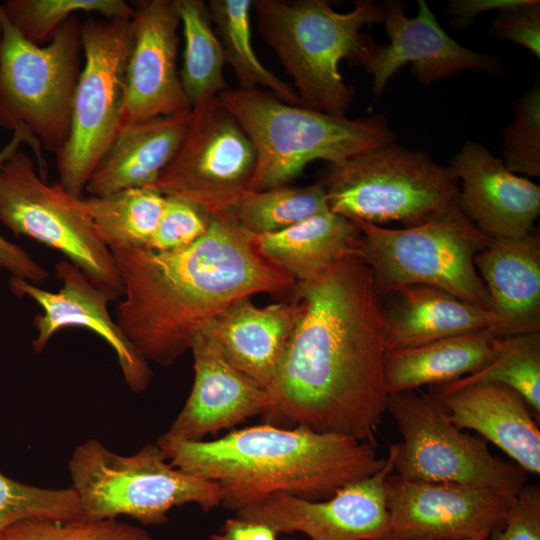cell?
Wrapping results in <instances>:
<instances>
[{
	"mask_svg": "<svg viewBox=\"0 0 540 540\" xmlns=\"http://www.w3.org/2000/svg\"><path fill=\"white\" fill-rule=\"evenodd\" d=\"M386 412L402 437L396 443V474L411 480L482 487L514 496L526 485V471L493 455L482 437L455 426L440 401L429 392L389 394Z\"/></svg>",
	"mask_w": 540,
	"mask_h": 540,
	"instance_id": "cell-10",
	"label": "cell"
},
{
	"mask_svg": "<svg viewBox=\"0 0 540 540\" xmlns=\"http://www.w3.org/2000/svg\"><path fill=\"white\" fill-rule=\"evenodd\" d=\"M68 469L84 520L126 515L160 525L173 507L195 504L209 512L222 504L217 483L174 467L156 443L125 456L89 439L74 449Z\"/></svg>",
	"mask_w": 540,
	"mask_h": 540,
	"instance_id": "cell-7",
	"label": "cell"
},
{
	"mask_svg": "<svg viewBox=\"0 0 540 540\" xmlns=\"http://www.w3.org/2000/svg\"><path fill=\"white\" fill-rule=\"evenodd\" d=\"M478 383L505 385L527 402L534 417H540V333L511 336L506 346L486 365L457 380L430 386L446 392Z\"/></svg>",
	"mask_w": 540,
	"mask_h": 540,
	"instance_id": "cell-32",
	"label": "cell"
},
{
	"mask_svg": "<svg viewBox=\"0 0 540 540\" xmlns=\"http://www.w3.org/2000/svg\"><path fill=\"white\" fill-rule=\"evenodd\" d=\"M28 144L36 155L40 175L46 173V163L40 141L25 126L13 130L9 142L0 149V169L12 158L23 144ZM0 268L8 271L12 277L24 279L32 284H42L48 278V272L22 247L8 241L0 235Z\"/></svg>",
	"mask_w": 540,
	"mask_h": 540,
	"instance_id": "cell-38",
	"label": "cell"
},
{
	"mask_svg": "<svg viewBox=\"0 0 540 540\" xmlns=\"http://www.w3.org/2000/svg\"><path fill=\"white\" fill-rule=\"evenodd\" d=\"M461 181L458 204L490 239L518 238L534 230L540 187L511 172L488 148L466 141L449 166Z\"/></svg>",
	"mask_w": 540,
	"mask_h": 540,
	"instance_id": "cell-19",
	"label": "cell"
},
{
	"mask_svg": "<svg viewBox=\"0 0 540 540\" xmlns=\"http://www.w3.org/2000/svg\"><path fill=\"white\" fill-rule=\"evenodd\" d=\"M429 393L462 430H474L499 447L527 473L540 474V430L525 399L514 389L478 383Z\"/></svg>",
	"mask_w": 540,
	"mask_h": 540,
	"instance_id": "cell-22",
	"label": "cell"
},
{
	"mask_svg": "<svg viewBox=\"0 0 540 540\" xmlns=\"http://www.w3.org/2000/svg\"><path fill=\"white\" fill-rule=\"evenodd\" d=\"M132 17L81 22L84 65L74 92L69 137L56 154L59 183L78 198H83L120 126Z\"/></svg>",
	"mask_w": 540,
	"mask_h": 540,
	"instance_id": "cell-11",
	"label": "cell"
},
{
	"mask_svg": "<svg viewBox=\"0 0 540 540\" xmlns=\"http://www.w3.org/2000/svg\"><path fill=\"white\" fill-rule=\"evenodd\" d=\"M190 350L194 359L193 386L167 433L183 440L202 441L265 413L270 406L267 391L229 364L201 336H194Z\"/></svg>",
	"mask_w": 540,
	"mask_h": 540,
	"instance_id": "cell-21",
	"label": "cell"
},
{
	"mask_svg": "<svg viewBox=\"0 0 540 540\" xmlns=\"http://www.w3.org/2000/svg\"><path fill=\"white\" fill-rule=\"evenodd\" d=\"M515 117L503 131L502 161L515 174L540 175V87L514 103Z\"/></svg>",
	"mask_w": 540,
	"mask_h": 540,
	"instance_id": "cell-36",
	"label": "cell"
},
{
	"mask_svg": "<svg viewBox=\"0 0 540 540\" xmlns=\"http://www.w3.org/2000/svg\"><path fill=\"white\" fill-rule=\"evenodd\" d=\"M353 222L361 232L358 253L371 270L380 295L405 286L427 285L492 310L474 265V256L492 239L466 217L457 198L425 221L402 229Z\"/></svg>",
	"mask_w": 540,
	"mask_h": 540,
	"instance_id": "cell-6",
	"label": "cell"
},
{
	"mask_svg": "<svg viewBox=\"0 0 540 540\" xmlns=\"http://www.w3.org/2000/svg\"><path fill=\"white\" fill-rule=\"evenodd\" d=\"M255 164L250 138L217 97L192 107L182 143L150 188L211 215L231 209L249 190Z\"/></svg>",
	"mask_w": 540,
	"mask_h": 540,
	"instance_id": "cell-13",
	"label": "cell"
},
{
	"mask_svg": "<svg viewBox=\"0 0 540 540\" xmlns=\"http://www.w3.org/2000/svg\"><path fill=\"white\" fill-rule=\"evenodd\" d=\"M0 540H154L143 528L117 521L24 520L0 533Z\"/></svg>",
	"mask_w": 540,
	"mask_h": 540,
	"instance_id": "cell-35",
	"label": "cell"
},
{
	"mask_svg": "<svg viewBox=\"0 0 540 540\" xmlns=\"http://www.w3.org/2000/svg\"><path fill=\"white\" fill-rule=\"evenodd\" d=\"M190 115L191 111L119 126L85 191L100 197L151 187L182 143Z\"/></svg>",
	"mask_w": 540,
	"mask_h": 540,
	"instance_id": "cell-24",
	"label": "cell"
},
{
	"mask_svg": "<svg viewBox=\"0 0 540 540\" xmlns=\"http://www.w3.org/2000/svg\"><path fill=\"white\" fill-rule=\"evenodd\" d=\"M0 223L62 253L100 287L123 294L110 249L98 236L83 202L59 182L49 185L32 156L18 151L0 169Z\"/></svg>",
	"mask_w": 540,
	"mask_h": 540,
	"instance_id": "cell-12",
	"label": "cell"
},
{
	"mask_svg": "<svg viewBox=\"0 0 540 540\" xmlns=\"http://www.w3.org/2000/svg\"><path fill=\"white\" fill-rule=\"evenodd\" d=\"M320 182L330 211L352 221L407 227L452 203L460 188L450 167L395 141L331 164Z\"/></svg>",
	"mask_w": 540,
	"mask_h": 540,
	"instance_id": "cell-8",
	"label": "cell"
},
{
	"mask_svg": "<svg viewBox=\"0 0 540 540\" xmlns=\"http://www.w3.org/2000/svg\"><path fill=\"white\" fill-rule=\"evenodd\" d=\"M300 312L299 303L255 305L240 298L204 322L195 335L257 386L267 391Z\"/></svg>",
	"mask_w": 540,
	"mask_h": 540,
	"instance_id": "cell-20",
	"label": "cell"
},
{
	"mask_svg": "<svg viewBox=\"0 0 540 540\" xmlns=\"http://www.w3.org/2000/svg\"><path fill=\"white\" fill-rule=\"evenodd\" d=\"M396 443L384 466L351 482L325 500L311 501L284 492L265 495L236 511L279 533L301 532L311 540H387L385 480L394 472Z\"/></svg>",
	"mask_w": 540,
	"mask_h": 540,
	"instance_id": "cell-15",
	"label": "cell"
},
{
	"mask_svg": "<svg viewBox=\"0 0 540 540\" xmlns=\"http://www.w3.org/2000/svg\"><path fill=\"white\" fill-rule=\"evenodd\" d=\"M0 7L7 20L28 41L43 45L76 13L103 18H131L134 9L123 0H5Z\"/></svg>",
	"mask_w": 540,
	"mask_h": 540,
	"instance_id": "cell-33",
	"label": "cell"
},
{
	"mask_svg": "<svg viewBox=\"0 0 540 540\" xmlns=\"http://www.w3.org/2000/svg\"><path fill=\"white\" fill-rule=\"evenodd\" d=\"M231 210L247 232L261 236L279 232L330 209L319 181L305 187L284 185L259 191L247 190Z\"/></svg>",
	"mask_w": 540,
	"mask_h": 540,
	"instance_id": "cell-31",
	"label": "cell"
},
{
	"mask_svg": "<svg viewBox=\"0 0 540 540\" xmlns=\"http://www.w3.org/2000/svg\"><path fill=\"white\" fill-rule=\"evenodd\" d=\"M491 31L540 58V1L524 0L520 5L500 10Z\"/></svg>",
	"mask_w": 540,
	"mask_h": 540,
	"instance_id": "cell-39",
	"label": "cell"
},
{
	"mask_svg": "<svg viewBox=\"0 0 540 540\" xmlns=\"http://www.w3.org/2000/svg\"><path fill=\"white\" fill-rule=\"evenodd\" d=\"M184 37L180 81L191 108L228 89L224 54L213 29L208 4L203 0H174Z\"/></svg>",
	"mask_w": 540,
	"mask_h": 540,
	"instance_id": "cell-28",
	"label": "cell"
},
{
	"mask_svg": "<svg viewBox=\"0 0 540 540\" xmlns=\"http://www.w3.org/2000/svg\"><path fill=\"white\" fill-rule=\"evenodd\" d=\"M488 540H540V487L525 485L515 496L503 527Z\"/></svg>",
	"mask_w": 540,
	"mask_h": 540,
	"instance_id": "cell-40",
	"label": "cell"
},
{
	"mask_svg": "<svg viewBox=\"0 0 540 540\" xmlns=\"http://www.w3.org/2000/svg\"><path fill=\"white\" fill-rule=\"evenodd\" d=\"M510 337L499 329L488 328L386 351V391L389 395L457 380L491 361Z\"/></svg>",
	"mask_w": 540,
	"mask_h": 540,
	"instance_id": "cell-26",
	"label": "cell"
},
{
	"mask_svg": "<svg viewBox=\"0 0 540 540\" xmlns=\"http://www.w3.org/2000/svg\"><path fill=\"white\" fill-rule=\"evenodd\" d=\"M110 251L124 296L114 319L147 362L162 366L190 350L200 326L232 302L290 293L296 283L260 255L231 209L211 214L205 234L186 248Z\"/></svg>",
	"mask_w": 540,
	"mask_h": 540,
	"instance_id": "cell-2",
	"label": "cell"
},
{
	"mask_svg": "<svg viewBox=\"0 0 540 540\" xmlns=\"http://www.w3.org/2000/svg\"><path fill=\"white\" fill-rule=\"evenodd\" d=\"M24 520L69 522L84 520V515L72 487L42 488L0 473V533Z\"/></svg>",
	"mask_w": 540,
	"mask_h": 540,
	"instance_id": "cell-34",
	"label": "cell"
},
{
	"mask_svg": "<svg viewBox=\"0 0 540 540\" xmlns=\"http://www.w3.org/2000/svg\"><path fill=\"white\" fill-rule=\"evenodd\" d=\"M218 100L254 146L256 164L249 190L284 186L312 161L338 164L395 141L382 116H334L288 104L261 89L228 88Z\"/></svg>",
	"mask_w": 540,
	"mask_h": 540,
	"instance_id": "cell-5",
	"label": "cell"
},
{
	"mask_svg": "<svg viewBox=\"0 0 540 540\" xmlns=\"http://www.w3.org/2000/svg\"><path fill=\"white\" fill-rule=\"evenodd\" d=\"M1 36H2V28H1V23H0V42H1Z\"/></svg>",
	"mask_w": 540,
	"mask_h": 540,
	"instance_id": "cell-43",
	"label": "cell"
},
{
	"mask_svg": "<svg viewBox=\"0 0 540 540\" xmlns=\"http://www.w3.org/2000/svg\"><path fill=\"white\" fill-rule=\"evenodd\" d=\"M156 444L174 467L217 483L221 505L235 512L275 492L328 499L343 486L376 473L386 461L368 441L267 423L210 441H188L165 432Z\"/></svg>",
	"mask_w": 540,
	"mask_h": 540,
	"instance_id": "cell-3",
	"label": "cell"
},
{
	"mask_svg": "<svg viewBox=\"0 0 540 540\" xmlns=\"http://www.w3.org/2000/svg\"><path fill=\"white\" fill-rule=\"evenodd\" d=\"M383 9L390 42L375 44L361 64L373 78L375 97L406 63L412 64L411 71L424 85L466 69L499 73L500 66L494 57L472 51L452 39L424 0L419 1L418 13L413 18L405 16L400 2L388 1Z\"/></svg>",
	"mask_w": 540,
	"mask_h": 540,
	"instance_id": "cell-18",
	"label": "cell"
},
{
	"mask_svg": "<svg viewBox=\"0 0 540 540\" xmlns=\"http://www.w3.org/2000/svg\"><path fill=\"white\" fill-rule=\"evenodd\" d=\"M131 4L132 38L120 126L191 111L177 67L180 19L174 0Z\"/></svg>",
	"mask_w": 540,
	"mask_h": 540,
	"instance_id": "cell-16",
	"label": "cell"
},
{
	"mask_svg": "<svg viewBox=\"0 0 540 540\" xmlns=\"http://www.w3.org/2000/svg\"><path fill=\"white\" fill-rule=\"evenodd\" d=\"M390 295L393 302L384 309L386 351L488 328L509 336L522 335L492 310L472 305L437 287L410 285Z\"/></svg>",
	"mask_w": 540,
	"mask_h": 540,
	"instance_id": "cell-23",
	"label": "cell"
},
{
	"mask_svg": "<svg viewBox=\"0 0 540 540\" xmlns=\"http://www.w3.org/2000/svg\"><path fill=\"white\" fill-rule=\"evenodd\" d=\"M283 540H290V539H283Z\"/></svg>",
	"mask_w": 540,
	"mask_h": 540,
	"instance_id": "cell-44",
	"label": "cell"
},
{
	"mask_svg": "<svg viewBox=\"0 0 540 540\" xmlns=\"http://www.w3.org/2000/svg\"><path fill=\"white\" fill-rule=\"evenodd\" d=\"M0 23V126H25L46 150L57 154L70 133L81 71V22L72 16L45 45L24 38L1 7Z\"/></svg>",
	"mask_w": 540,
	"mask_h": 540,
	"instance_id": "cell-9",
	"label": "cell"
},
{
	"mask_svg": "<svg viewBox=\"0 0 540 540\" xmlns=\"http://www.w3.org/2000/svg\"><path fill=\"white\" fill-rule=\"evenodd\" d=\"M164 201L165 196L150 187L83 198L98 236L110 250L147 248Z\"/></svg>",
	"mask_w": 540,
	"mask_h": 540,
	"instance_id": "cell-29",
	"label": "cell"
},
{
	"mask_svg": "<svg viewBox=\"0 0 540 540\" xmlns=\"http://www.w3.org/2000/svg\"><path fill=\"white\" fill-rule=\"evenodd\" d=\"M55 271L62 282L57 292L42 289L18 277L11 276L8 282L13 294L28 296L43 309V313L36 314L33 320L38 332L32 341L35 352H42L60 329L72 326L87 328L113 349L130 390L134 393L145 391L150 385L152 370L108 311V304L119 298L93 283L80 268L66 259L56 263Z\"/></svg>",
	"mask_w": 540,
	"mask_h": 540,
	"instance_id": "cell-17",
	"label": "cell"
},
{
	"mask_svg": "<svg viewBox=\"0 0 540 540\" xmlns=\"http://www.w3.org/2000/svg\"><path fill=\"white\" fill-rule=\"evenodd\" d=\"M252 10L261 38L292 78L301 106L346 116L354 89L343 80L339 63H363L375 43L361 29L383 22V5L360 0L340 13L325 0H254Z\"/></svg>",
	"mask_w": 540,
	"mask_h": 540,
	"instance_id": "cell-4",
	"label": "cell"
},
{
	"mask_svg": "<svg viewBox=\"0 0 540 540\" xmlns=\"http://www.w3.org/2000/svg\"><path fill=\"white\" fill-rule=\"evenodd\" d=\"M278 533L271 527L240 517L228 518L220 531L210 540H277Z\"/></svg>",
	"mask_w": 540,
	"mask_h": 540,
	"instance_id": "cell-41",
	"label": "cell"
},
{
	"mask_svg": "<svg viewBox=\"0 0 540 540\" xmlns=\"http://www.w3.org/2000/svg\"><path fill=\"white\" fill-rule=\"evenodd\" d=\"M492 311L519 334L540 333V237L493 239L474 256Z\"/></svg>",
	"mask_w": 540,
	"mask_h": 540,
	"instance_id": "cell-25",
	"label": "cell"
},
{
	"mask_svg": "<svg viewBox=\"0 0 540 540\" xmlns=\"http://www.w3.org/2000/svg\"><path fill=\"white\" fill-rule=\"evenodd\" d=\"M524 0H451L448 4V13L457 16L454 26L464 28L469 26L473 19L484 12L503 10L520 5Z\"/></svg>",
	"mask_w": 540,
	"mask_h": 540,
	"instance_id": "cell-42",
	"label": "cell"
},
{
	"mask_svg": "<svg viewBox=\"0 0 540 540\" xmlns=\"http://www.w3.org/2000/svg\"><path fill=\"white\" fill-rule=\"evenodd\" d=\"M300 312L267 392L264 423L376 444L386 412L384 306L358 253L295 283Z\"/></svg>",
	"mask_w": 540,
	"mask_h": 540,
	"instance_id": "cell-1",
	"label": "cell"
},
{
	"mask_svg": "<svg viewBox=\"0 0 540 540\" xmlns=\"http://www.w3.org/2000/svg\"><path fill=\"white\" fill-rule=\"evenodd\" d=\"M360 241L361 232L355 223L330 210L279 232L253 236L260 255L296 283L310 280L342 258L358 253Z\"/></svg>",
	"mask_w": 540,
	"mask_h": 540,
	"instance_id": "cell-27",
	"label": "cell"
},
{
	"mask_svg": "<svg viewBox=\"0 0 540 540\" xmlns=\"http://www.w3.org/2000/svg\"><path fill=\"white\" fill-rule=\"evenodd\" d=\"M387 540H488L515 496L488 488L404 478L385 480Z\"/></svg>",
	"mask_w": 540,
	"mask_h": 540,
	"instance_id": "cell-14",
	"label": "cell"
},
{
	"mask_svg": "<svg viewBox=\"0 0 540 540\" xmlns=\"http://www.w3.org/2000/svg\"><path fill=\"white\" fill-rule=\"evenodd\" d=\"M212 22L216 25L225 62L229 63L243 89L271 93L288 104L301 105L294 88L268 70L252 46V0H210Z\"/></svg>",
	"mask_w": 540,
	"mask_h": 540,
	"instance_id": "cell-30",
	"label": "cell"
},
{
	"mask_svg": "<svg viewBox=\"0 0 540 540\" xmlns=\"http://www.w3.org/2000/svg\"><path fill=\"white\" fill-rule=\"evenodd\" d=\"M210 214L175 196H165L163 210L148 249L165 252L186 248L207 231Z\"/></svg>",
	"mask_w": 540,
	"mask_h": 540,
	"instance_id": "cell-37",
	"label": "cell"
}]
</instances>
